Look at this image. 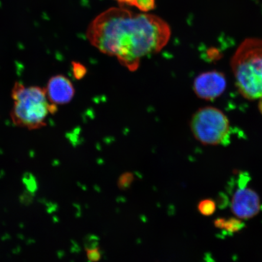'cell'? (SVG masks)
<instances>
[{"mask_svg": "<svg viewBox=\"0 0 262 262\" xmlns=\"http://www.w3.org/2000/svg\"><path fill=\"white\" fill-rule=\"evenodd\" d=\"M171 29L161 17L135 13L123 6L105 10L88 26L86 37L101 53L114 57L130 72L141 60L159 53L171 38Z\"/></svg>", "mask_w": 262, "mask_h": 262, "instance_id": "1", "label": "cell"}, {"mask_svg": "<svg viewBox=\"0 0 262 262\" xmlns=\"http://www.w3.org/2000/svg\"><path fill=\"white\" fill-rule=\"evenodd\" d=\"M239 93L249 100L262 98V38L245 39L231 60Z\"/></svg>", "mask_w": 262, "mask_h": 262, "instance_id": "2", "label": "cell"}, {"mask_svg": "<svg viewBox=\"0 0 262 262\" xmlns=\"http://www.w3.org/2000/svg\"><path fill=\"white\" fill-rule=\"evenodd\" d=\"M12 98L14 106L10 116L16 126L24 128L40 129L47 125L49 114L57 111L56 104L49 103L45 88L28 87L16 82L12 91Z\"/></svg>", "mask_w": 262, "mask_h": 262, "instance_id": "3", "label": "cell"}, {"mask_svg": "<svg viewBox=\"0 0 262 262\" xmlns=\"http://www.w3.org/2000/svg\"><path fill=\"white\" fill-rule=\"evenodd\" d=\"M195 139L202 145L216 146L227 142L230 137V122L221 110L213 106L199 108L190 121Z\"/></svg>", "mask_w": 262, "mask_h": 262, "instance_id": "4", "label": "cell"}, {"mask_svg": "<svg viewBox=\"0 0 262 262\" xmlns=\"http://www.w3.org/2000/svg\"><path fill=\"white\" fill-rule=\"evenodd\" d=\"M227 81L224 73L209 71L199 74L193 83L196 96L201 99L212 100L220 97L227 88Z\"/></svg>", "mask_w": 262, "mask_h": 262, "instance_id": "5", "label": "cell"}, {"mask_svg": "<svg viewBox=\"0 0 262 262\" xmlns=\"http://www.w3.org/2000/svg\"><path fill=\"white\" fill-rule=\"evenodd\" d=\"M259 195L253 189L241 187L235 192L231 203V210L235 217L248 220L256 216L260 211Z\"/></svg>", "mask_w": 262, "mask_h": 262, "instance_id": "6", "label": "cell"}, {"mask_svg": "<svg viewBox=\"0 0 262 262\" xmlns=\"http://www.w3.org/2000/svg\"><path fill=\"white\" fill-rule=\"evenodd\" d=\"M45 90L49 102L56 105L70 103L75 93L71 81L63 75L51 77Z\"/></svg>", "mask_w": 262, "mask_h": 262, "instance_id": "7", "label": "cell"}, {"mask_svg": "<svg viewBox=\"0 0 262 262\" xmlns=\"http://www.w3.org/2000/svg\"><path fill=\"white\" fill-rule=\"evenodd\" d=\"M198 209L202 215L211 216L214 214L216 210V204L211 199L202 200L199 203Z\"/></svg>", "mask_w": 262, "mask_h": 262, "instance_id": "8", "label": "cell"}, {"mask_svg": "<svg viewBox=\"0 0 262 262\" xmlns=\"http://www.w3.org/2000/svg\"><path fill=\"white\" fill-rule=\"evenodd\" d=\"M244 227L243 222L238 218H230L228 220H225L224 228L228 233H235L241 230Z\"/></svg>", "mask_w": 262, "mask_h": 262, "instance_id": "9", "label": "cell"}, {"mask_svg": "<svg viewBox=\"0 0 262 262\" xmlns=\"http://www.w3.org/2000/svg\"><path fill=\"white\" fill-rule=\"evenodd\" d=\"M133 6L143 13H148L155 9L156 0H134Z\"/></svg>", "mask_w": 262, "mask_h": 262, "instance_id": "10", "label": "cell"}, {"mask_svg": "<svg viewBox=\"0 0 262 262\" xmlns=\"http://www.w3.org/2000/svg\"><path fill=\"white\" fill-rule=\"evenodd\" d=\"M72 67H73V73L75 79L81 80L87 74L86 68L79 62H72Z\"/></svg>", "mask_w": 262, "mask_h": 262, "instance_id": "11", "label": "cell"}, {"mask_svg": "<svg viewBox=\"0 0 262 262\" xmlns=\"http://www.w3.org/2000/svg\"><path fill=\"white\" fill-rule=\"evenodd\" d=\"M134 181V176L129 172L123 173L118 180V186L120 189L128 188Z\"/></svg>", "mask_w": 262, "mask_h": 262, "instance_id": "12", "label": "cell"}, {"mask_svg": "<svg viewBox=\"0 0 262 262\" xmlns=\"http://www.w3.org/2000/svg\"><path fill=\"white\" fill-rule=\"evenodd\" d=\"M86 255L88 260L91 261H97L100 260L101 257V251L97 247L88 248Z\"/></svg>", "mask_w": 262, "mask_h": 262, "instance_id": "13", "label": "cell"}, {"mask_svg": "<svg viewBox=\"0 0 262 262\" xmlns=\"http://www.w3.org/2000/svg\"><path fill=\"white\" fill-rule=\"evenodd\" d=\"M114 1L116 2L120 6H123V7L125 5L133 6L134 0H114Z\"/></svg>", "mask_w": 262, "mask_h": 262, "instance_id": "14", "label": "cell"}, {"mask_svg": "<svg viewBox=\"0 0 262 262\" xmlns=\"http://www.w3.org/2000/svg\"><path fill=\"white\" fill-rule=\"evenodd\" d=\"M226 219L224 218H218L214 221V226L216 228L223 229Z\"/></svg>", "mask_w": 262, "mask_h": 262, "instance_id": "15", "label": "cell"}, {"mask_svg": "<svg viewBox=\"0 0 262 262\" xmlns=\"http://www.w3.org/2000/svg\"><path fill=\"white\" fill-rule=\"evenodd\" d=\"M259 100H260V102L259 107H260L261 113L262 114V98H260V99H259Z\"/></svg>", "mask_w": 262, "mask_h": 262, "instance_id": "16", "label": "cell"}]
</instances>
